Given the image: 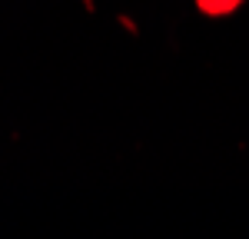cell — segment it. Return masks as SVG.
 <instances>
[{
  "label": "cell",
  "mask_w": 249,
  "mask_h": 239,
  "mask_svg": "<svg viewBox=\"0 0 249 239\" xmlns=\"http://www.w3.org/2000/svg\"><path fill=\"white\" fill-rule=\"evenodd\" d=\"M239 3H243V0H196V7H199L206 17H226Z\"/></svg>",
  "instance_id": "1"
}]
</instances>
